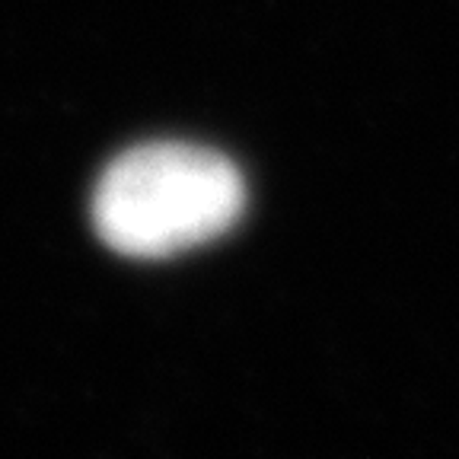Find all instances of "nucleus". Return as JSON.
Wrapping results in <instances>:
<instances>
[{
    "label": "nucleus",
    "mask_w": 459,
    "mask_h": 459,
    "mask_svg": "<svg viewBox=\"0 0 459 459\" xmlns=\"http://www.w3.org/2000/svg\"><path fill=\"white\" fill-rule=\"evenodd\" d=\"M243 208V176L227 157L195 143H143L102 172L93 223L108 249L166 258L223 237Z\"/></svg>",
    "instance_id": "1"
}]
</instances>
